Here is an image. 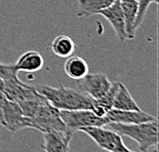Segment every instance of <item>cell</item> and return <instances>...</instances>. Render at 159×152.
<instances>
[{"label":"cell","mask_w":159,"mask_h":152,"mask_svg":"<svg viewBox=\"0 0 159 152\" xmlns=\"http://www.w3.org/2000/svg\"><path fill=\"white\" fill-rule=\"evenodd\" d=\"M112 82L108 79L106 74L96 73L87 74L81 79L80 87L91 99L97 100L102 98L109 90Z\"/></svg>","instance_id":"obj_7"},{"label":"cell","mask_w":159,"mask_h":152,"mask_svg":"<svg viewBox=\"0 0 159 152\" xmlns=\"http://www.w3.org/2000/svg\"><path fill=\"white\" fill-rule=\"evenodd\" d=\"M120 1H123V0H120Z\"/></svg>","instance_id":"obj_21"},{"label":"cell","mask_w":159,"mask_h":152,"mask_svg":"<svg viewBox=\"0 0 159 152\" xmlns=\"http://www.w3.org/2000/svg\"><path fill=\"white\" fill-rule=\"evenodd\" d=\"M78 9L76 15L81 18H89L96 16L110 6L115 0H77Z\"/></svg>","instance_id":"obj_14"},{"label":"cell","mask_w":159,"mask_h":152,"mask_svg":"<svg viewBox=\"0 0 159 152\" xmlns=\"http://www.w3.org/2000/svg\"><path fill=\"white\" fill-rule=\"evenodd\" d=\"M72 136L70 131L43 133V149L45 152H70Z\"/></svg>","instance_id":"obj_9"},{"label":"cell","mask_w":159,"mask_h":152,"mask_svg":"<svg viewBox=\"0 0 159 152\" xmlns=\"http://www.w3.org/2000/svg\"><path fill=\"white\" fill-rule=\"evenodd\" d=\"M0 124L11 133L28 129L26 117L23 115L21 107L16 102L9 100H7L3 107Z\"/></svg>","instance_id":"obj_6"},{"label":"cell","mask_w":159,"mask_h":152,"mask_svg":"<svg viewBox=\"0 0 159 152\" xmlns=\"http://www.w3.org/2000/svg\"><path fill=\"white\" fill-rule=\"evenodd\" d=\"M7 102V99L6 97L3 94L2 92H0V121H1V116H2V110H3V107H4L5 103Z\"/></svg>","instance_id":"obj_19"},{"label":"cell","mask_w":159,"mask_h":152,"mask_svg":"<svg viewBox=\"0 0 159 152\" xmlns=\"http://www.w3.org/2000/svg\"><path fill=\"white\" fill-rule=\"evenodd\" d=\"M118 86H119V82L112 83L109 90H108L102 98L93 100V106H94L93 111L99 116H105L108 111L112 109L113 101L118 90Z\"/></svg>","instance_id":"obj_17"},{"label":"cell","mask_w":159,"mask_h":152,"mask_svg":"<svg viewBox=\"0 0 159 152\" xmlns=\"http://www.w3.org/2000/svg\"><path fill=\"white\" fill-rule=\"evenodd\" d=\"M64 71L70 78L81 80L89 74V65L81 57L70 56L64 64Z\"/></svg>","instance_id":"obj_13"},{"label":"cell","mask_w":159,"mask_h":152,"mask_svg":"<svg viewBox=\"0 0 159 152\" xmlns=\"http://www.w3.org/2000/svg\"><path fill=\"white\" fill-rule=\"evenodd\" d=\"M44 65V59L36 50H29L20 57L18 61L13 64L16 70L20 72H28L33 73L37 72L40 69H42Z\"/></svg>","instance_id":"obj_11"},{"label":"cell","mask_w":159,"mask_h":152,"mask_svg":"<svg viewBox=\"0 0 159 152\" xmlns=\"http://www.w3.org/2000/svg\"><path fill=\"white\" fill-rule=\"evenodd\" d=\"M107 118L108 123L116 122L123 124H136L141 122H146L155 119L156 117L149 114L145 111L140 110H117L111 109L105 115Z\"/></svg>","instance_id":"obj_8"},{"label":"cell","mask_w":159,"mask_h":152,"mask_svg":"<svg viewBox=\"0 0 159 152\" xmlns=\"http://www.w3.org/2000/svg\"><path fill=\"white\" fill-rule=\"evenodd\" d=\"M106 127L121 136L134 140L142 152H149L158 146V121L157 118L136 124H123L109 122Z\"/></svg>","instance_id":"obj_2"},{"label":"cell","mask_w":159,"mask_h":152,"mask_svg":"<svg viewBox=\"0 0 159 152\" xmlns=\"http://www.w3.org/2000/svg\"><path fill=\"white\" fill-rule=\"evenodd\" d=\"M3 82L4 83H3L2 93L9 101L20 102V101L36 100L43 97L37 92L36 86H31L24 83L19 79L18 76L3 80Z\"/></svg>","instance_id":"obj_5"},{"label":"cell","mask_w":159,"mask_h":152,"mask_svg":"<svg viewBox=\"0 0 159 152\" xmlns=\"http://www.w3.org/2000/svg\"><path fill=\"white\" fill-rule=\"evenodd\" d=\"M52 50L59 58L67 59L75 52V43L69 36L64 34L57 35L52 43Z\"/></svg>","instance_id":"obj_16"},{"label":"cell","mask_w":159,"mask_h":152,"mask_svg":"<svg viewBox=\"0 0 159 152\" xmlns=\"http://www.w3.org/2000/svg\"><path fill=\"white\" fill-rule=\"evenodd\" d=\"M152 2L157 3L158 0H138V15H137V20H136V28L137 29L142 25V23L144 22V19H145V16H146V12L148 11V7Z\"/></svg>","instance_id":"obj_18"},{"label":"cell","mask_w":159,"mask_h":152,"mask_svg":"<svg viewBox=\"0 0 159 152\" xmlns=\"http://www.w3.org/2000/svg\"><path fill=\"white\" fill-rule=\"evenodd\" d=\"M99 15L103 16L104 18L111 24V26H112V28L115 31V34L117 35V37L121 41L127 40L120 0H115L112 4L110 6H108L107 8L103 9Z\"/></svg>","instance_id":"obj_10"},{"label":"cell","mask_w":159,"mask_h":152,"mask_svg":"<svg viewBox=\"0 0 159 152\" xmlns=\"http://www.w3.org/2000/svg\"><path fill=\"white\" fill-rule=\"evenodd\" d=\"M113 109L117 110H140L137 102L131 97L130 93L128 92L127 87L123 83L119 82V86L115 94L114 101H113Z\"/></svg>","instance_id":"obj_15"},{"label":"cell","mask_w":159,"mask_h":152,"mask_svg":"<svg viewBox=\"0 0 159 152\" xmlns=\"http://www.w3.org/2000/svg\"><path fill=\"white\" fill-rule=\"evenodd\" d=\"M90 137L101 149L108 152H134L128 149L122 140V136L111 129L104 127H82L79 130Z\"/></svg>","instance_id":"obj_4"},{"label":"cell","mask_w":159,"mask_h":152,"mask_svg":"<svg viewBox=\"0 0 159 152\" xmlns=\"http://www.w3.org/2000/svg\"><path fill=\"white\" fill-rule=\"evenodd\" d=\"M36 90L49 104L59 110L86 109L93 111V99L83 92H78L64 85L53 87L46 84L36 86Z\"/></svg>","instance_id":"obj_1"},{"label":"cell","mask_w":159,"mask_h":152,"mask_svg":"<svg viewBox=\"0 0 159 152\" xmlns=\"http://www.w3.org/2000/svg\"><path fill=\"white\" fill-rule=\"evenodd\" d=\"M3 79L0 78V92H2V90H3Z\"/></svg>","instance_id":"obj_20"},{"label":"cell","mask_w":159,"mask_h":152,"mask_svg":"<svg viewBox=\"0 0 159 152\" xmlns=\"http://www.w3.org/2000/svg\"><path fill=\"white\" fill-rule=\"evenodd\" d=\"M122 9L125 32L127 40H133L136 37V20L138 15V0H123L120 1Z\"/></svg>","instance_id":"obj_12"},{"label":"cell","mask_w":159,"mask_h":152,"mask_svg":"<svg viewBox=\"0 0 159 152\" xmlns=\"http://www.w3.org/2000/svg\"><path fill=\"white\" fill-rule=\"evenodd\" d=\"M60 116L70 131H79L82 127H106L108 120L105 116H99L93 110H60Z\"/></svg>","instance_id":"obj_3"}]
</instances>
